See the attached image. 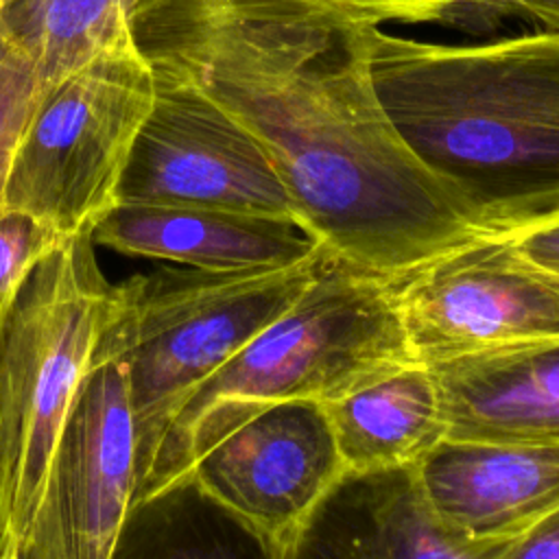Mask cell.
I'll return each mask as SVG.
<instances>
[{"mask_svg":"<svg viewBox=\"0 0 559 559\" xmlns=\"http://www.w3.org/2000/svg\"><path fill=\"white\" fill-rule=\"evenodd\" d=\"M371 28L310 0H138L131 13L155 83L190 87L245 127L325 251L400 277L485 234L393 129Z\"/></svg>","mask_w":559,"mask_h":559,"instance_id":"1","label":"cell"},{"mask_svg":"<svg viewBox=\"0 0 559 559\" xmlns=\"http://www.w3.org/2000/svg\"><path fill=\"white\" fill-rule=\"evenodd\" d=\"M378 98L485 236L559 216V28L435 44L371 28Z\"/></svg>","mask_w":559,"mask_h":559,"instance_id":"2","label":"cell"},{"mask_svg":"<svg viewBox=\"0 0 559 559\" xmlns=\"http://www.w3.org/2000/svg\"><path fill=\"white\" fill-rule=\"evenodd\" d=\"M325 253L271 273L159 266L111 286L92 365L127 369L135 491L190 393L295 301Z\"/></svg>","mask_w":559,"mask_h":559,"instance_id":"3","label":"cell"},{"mask_svg":"<svg viewBox=\"0 0 559 559\" xmlns=\"http://www.w3.org/2000/svg\"><path fill=\"white\" fill-rule=\"evenodd\" d=\"M92 231L63 238L0 317V559H20L59 437L92 365L111 282Z\"/></svg>","mask_w":559,"mask_h":559,"instance_id":"4","label":"cell"},{"mask_svg":"<svg viewBox=\"0 0 559 559\" xmlns=\"http://www.w3.org/2000/svg\"><path fill=\"white\" fill-rule=\"evenodd\" d=\"M411 362L417 360L393 277L360 271L328 251L295 301L190 393L168 432L221 404H323Z\"/></svg>","mask_w":559,"mask_h":559,"instance_id":"5","label":"cell"},{"mask_svg":"<svg viewBox=\"0 0 559 559\" xmlns=\"http://www.w3.org/2000/svg\"><path fill=\"white\" fill-rule=\"evenodd\" d=\"M153 103L155 79L133 33L41 92L13 153L4 210L31 214L61 238L94 231L118 205Z\"/></svg>","mask_w":559,"mask_h":559,"instance_id":"6","label":"cell"},{"mask_svg":"<svg viewBox=\"0 0 559 559\" xmlns=\"http://www.w3.org/2000/svg\"><path fill=\"white\" fill-rule=\"evenodd\" d=\"M343 472L321 402L221 404L164 437L133 502L192 474L218 502L284 542Z\"/></svg>","mask_w":559,"mask_h":559,"instance_id":"7","label":"cell"},{"mask_svg":"<svg viewBox=\"0 0 559 559\" xmlns=\"http://www.w3.org/2000/svg\"><path fill=\"white\" fill-rule=\"evenodd\" d=\"M417 362L559 336V273L485 236L417 271L393 277Z\"/></svg>","mask_w":559,"mask_h":559,"instance_id":"8","label":"cell"},{"mask_svg":"<svg viewBox=\"0 0 559 559\" xmlns=\"http://www.w3.org/2000/svg\"><path fill=\"white\" fill-rule=\"evenodd\" d=\"M118 203L293 218L284 183L258 140L199 92L168 83H155Z\"/></svg>","mask_w":559,"mask_h":559,"instance_id":"9","label":"cell"},{"mask_svg":"<svg viewBox=\"0 0 559 559\" xmlns=\"http://www.w3.org/2000/svg\"><path fill=\"white\" fill-rule=\"evenodd\" d=\"M133 493L127 369L105 360L81 382L20 559H111Z\"/></svg>","mask_w":559,"mask_h":559,"instance_id":"10","label":"cell"},{"mask_svg":"<svg viewBox=\"0 0 559 559\" xmlns=\"http://www.w3.org/2000/svg\"><path fill=\"white\" fill-rule=\"evenodd\" d=\"M415 472L435 518L469 544L509 542L559 509V443L443 439Z\"/></svg>","mask_w":559,"mask_h":559,"instance_id":"11","label":"cell"},{"mask_svg":"<svg viewBox=\"0 0 559 559\" xmlns=\"http://www.w3.org/2000/svg\"><path fill=\"white\" fill-rule=\"evenodd\" d=\"M282 559H483L428 507L415 465L343 472L282 544Z\"/></svg>","mask_w":559,"mask_h":559,"instance_id":"12","label":"cell"},{"mask_svg":"<svg viewBox=\"0 0 559 559\" xmlns=\"http://www.w3.org/2000/svg\"><path fill=\"white\" fill-rule=\"evenodd\" d=\"M94 245L212 273H271L323 247L295 218L203 207L118 203L92 231Z\"/></svg>","mask_w":559,"mask_h":559,"instance_id":"13","label":"cell"},{"mask_svg":"<svg viewBox=\"0 0 559 559\" xmlns=\"http://www.w3.org/2000/svg\"><path fill=\"white\" fill-rule=\"evenodd\" d=\"M448 437L559 443V336L500 345L428 365Z\"/></svg>","mask_w":559,"mask_h":559,"instance_id":"14","label":"cell"},{"mask_svg":"<svg viewBox=\"0 0 559 559\" xmlns=\"http://www.w3.org/2000/svg\"><path fill=\"white\" fill-rule=\"evenodd\" d=\"M345 472L417 465L448 437L435 373L411 362L362 389L323 402Z\"/></svg>","mask_w":559,"mask_h":559,"instance_id":"15","label":"cell"},{"mask_svg":"<svg viewBox=\"0 0 559 559\" xmlns=\"http://www.w3.org/2000/svg\"><path fill=\"white\" fill-rule=\"evenodd\" d=\"M282 544L183 474L129 507L111 559H282Z\"/></svg>","mask_w":559,"mask_h":559,"instance_id":"16","label":"cell"},{"mask_svg":"<svg viewBox=\"0 0 559 559\" xmlns=\"http://www.w3.org/2000/svg\"><path fill=\"white\" fill-rule=\"evenodd\" d=\"M138 0H0V28L41 92L131 37Z\"/></svg>","mask_w":559,"mask_h":559,"instance_id":"17","label":"cell"},{"mask_svg":"<svg viewBox=\"0 0 559 559\" xmlns=\"http://www.w3.org/2000/svg\"><path fill=\"white\" fill-rule=\"evenodd\" d=\"M41 90L28 61L15 50L0 28V212L17 142L37 105Z\"/></svg>","mask_w":559,"mask_h":559,"instance_id":"18","label":"cell"},{"mask_svg":"<svg viewBox=\"0 0 559 559\" xmlns=\"http://www.w3.org/2000/svg\"><path fill=\"white\" fill-rule=\"evenodd\" d=\"M63 238L31 214L0 212V317L31 269Z\"/></svg>","mask_w":559,"mask_h":559,"instance_id":"19","label":"cell"},{"mask_svg":"<svg viewBox=\"0 0 559 559\" xmlns=\"http://www.w3.org/2000/svg\"><path fill=\"white\" fill-rule=\"evenodd\" d=\"M358 24H450L448 0H310Z\"/></svg>","mask_w":559,"mask_h":559,"instance_id":"20","label":"cell"},{"mask_svg":"<svg viewBox=\"0 0 559 559\" xmlns=\"http://www.w3.org/2000/svg\"><path fill=\"white\" fill-rule=\"evenodd\" d=\"M483 559H559V509L509 542L483 546Z\"/></svg>","mask_w":559,"mask_h":559,"instance_id":"21","label":"cell"},{"mask_svg":"<svg viewBox=\"0 0 559 559\" xmlns=\"http://www.w3.org/2000/svg\"><path fill=\"white\" fill-rule=\"evenodd\" d=\"M452 4L450 26L489 31L504 17H520L513 0H448Z\"/></svg>","mask_w":559,"mask_h":559,"instance_id":"22","label":"cell"},{"mask_svg":"<svg viewBox=\"0 0 559 559\" xmlns=\"http://www.w3.org/2000/svg\"><path fill=\"white\" fill-rule=\"evenodd\" d=\"M507 238L513 240L522 255L544 269L559 273V216Z\"/></svg>","mask_w":559,"mask_h":559,"instance_id":"23","label":"cell"},{"mask_svg":"<svg viewBox=\"0 0 559 559\" xmlns=\"http://www.w3.org/2000/svg\"><path fill=\"white\" fill-rule=\"evenodd\" d=\"M520 17L537 20L544 26L559 28V0H513Z\"/></svg>","mask_w":559,"mask_h":559,"instance_id":"24","label":"cell"}]
</instances>
